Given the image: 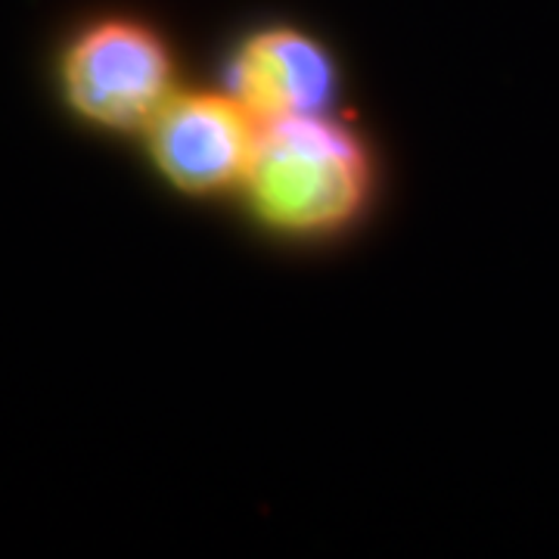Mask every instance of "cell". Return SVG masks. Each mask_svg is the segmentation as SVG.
<instances>
[{
  "label": "cell",
  "mask_w": 559,
  "mask_h": 559,
  "mask_svg": "<svg viewBox=\"0 0 559 559\" xmlns=\"http://www.w3.org/2000/svg\"><path fill=\"white\" fill-rule=\"evenodd\" d=\"M373 178L364 138L323 112L261 124L240 193L264 230L286 240H326L364 215Z\"/></svg>",
  "instance_id": "obj_1"
},
{
  "label": "cell",
  "mask_w": 559,
  "mask_h": 559,
  "mask_svg": "<svg viewBox=\"0 0 559 559\" xmlns=\"http://www.w3.org/2000/svg\"><path fill=\"white\" fill-rule=\"evenodd\" d=\"M224 87L261 124L323 116L340 91V66L314 35L293 25H264L234 47Z\"/></svg>",
  "instance_id": "obj_4"
},
{
  "label": "cell",
  "mask_w": 559,
  "mask_h": 559,
  "mask_svg": "<svg viewBox=\"0 0 559 559\" xmlns=\"http://www.w3.org/2000/svg\"><path fill=\"white\" fill-rule=\"evenodd\" d=\"M259 131L261 121L227 87H180L140 138L162 183L180 197L209 200L227 190H240Z\"/></svg>",
  "instance_id": "obj_3"
},
{
  "label": "cell",
  "mask_w": 559,
  "mask_h": 559,
  "mask_svg": "<svg viewBox=\"0 0 559 559\" xmlns=\"http://www.w3.org/2000/svg\"><path fill=\"white\" fill-rule=\"evenodd\" d=\"M53 91L69 119L106 138H140L180 91L168 38L134 13L79 22L53 53Z\"/></svg>",
  "instance_id": "obj_2"
}]
</instances>
